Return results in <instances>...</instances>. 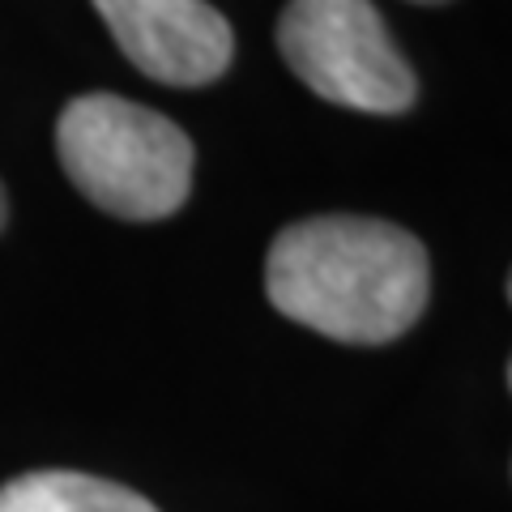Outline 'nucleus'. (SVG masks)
<instances>
[{
    "instance_id": "f257e3e1",
    "label": "nucleus",
    "mask_w": 512,
    "mask_h": 512,
    "mask_svg": "<svg viewBox=\"0 0 512 512\" xmlns=\"http://www.w3.org/2000/svg\"><path fill=\"white\" fill-rule=\"evenodd\" d=\"M269 303L333 342L380 346L423 316L431 295L427 248L384 218H303L265 261Z\"/></svg>"
},
{
    "instance_id": "f03ea898",
    "label": "nucleus",
    "mask_w": 512,
    "mask_h": 512,
    "mask_svg": "<svg viewBox=\"0 0 512 512\" xmlns=\"http://www.w3.org/2000/svg\"><path fill=\"white\" fill-rule=\"evenodd\" d=\"M56 150L77 192L128 222L171 218L192 192L188 133L120 94L73 99L60 111Z\"/></svg>"
},
{
    "instance_id": "7ed1b4c3",
    "label": "nucleus",
    "mask_w": 512,
    "mask_h": 512,
    "mask_svg": "<svg viewBox=\"0 0 512 512\" xmlns=\"http://www.w3.org/2000/svg\"><path fill=\"white\" fill-rule=\"evenodd\" d=\"M278 52L333 107L402 116L419 99V77L393 47L372 0H291L278 18Z\"/></svg>"
},
{
    "instance_id": "20e7f679",
    "label": "nucleus",
    "mask_w": 512,
    "mask_h": 512,
    "mask_svg": "<svg viewBox=\"0 0 512 512\" xmlns=\"http://www.w3.org/2000/svg\"><path fill=\"white\" fill-rule=\"evenodd\" d=\"M120 52L163 86H210L231 69L235 35L210 0H94Z\"/></svg>"
},
{
    "instance_id": "39448f33",
    "label": "nucleus",
    "mask_w": 512,
    "mask_h": 512,
    "mask_svg": "<svg viewBox=\"0 0 512 512\" xmlns=\"http://www.w3.org/2000/svg\"><path fill=\"white\" fill-rule=\"evenodd\" d=\"M0 512H158L146 495L77 470H35L0 487Z\"/></svg>"
},
{
    "instance_id": "423d86ee",
    "label": "nucleus",
    "mask_w": 512,
    "mask_h": 512,
    "mask_svg": "<svg viewBox=\"0 0 512 512\" xmlns=\"http://www.w3.org/2000/svg\"><path fill=\"white\" fill-rule=\"evenodd\" d=\"M5 218H9V201H5V188H0V227H5Z\"/></svg>"
},
{
    "instance_id": "0eeeda50",
    "label": "nucleus",
    "mask_w": 512,
    "mask_h": 512,
    "mask_svg": "<svg viewBox=\"0 0 512 512\" xmlns=\"http://www.w3.org/2000/svg\"><path fill=\"white\" fill-rule=\"evenodd\" d=\"M410 5H444V0H410Z\"/></svg>"
},
{
    "instance_id": "6e6552de",
    "label": "nucleus",
    "mask_w": 512,
    "mask_h": 512,
    "mask_svg": "<svg viewBox=\"0 0 512 512\" xmlns=\"http://www.w3.org/2000/svg\"><path fill=\"white\" fill-rule=\"evenodd\" d=\"M508 389H512V359H508Z\"/></svg>"
},
{
    "instance_id": "1a4fd4ad",
    "label": "nucleus",
    "mask_w": 512,
    "mask_h": 512,
    "mask_svg": "<svg viewBox=\"0 0 512 512\" xmlns=\"http://www.w3.org/2000/svg\"><path fill=\"white\" fill-rule=\"evenodd\" d=\"M508 299H512V274H508Z\"/></svg>"
}]
</instances>
